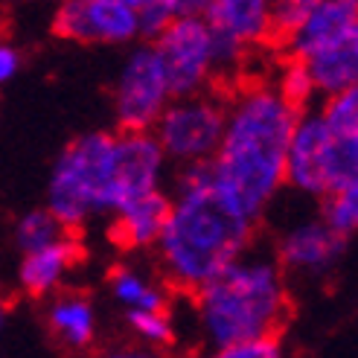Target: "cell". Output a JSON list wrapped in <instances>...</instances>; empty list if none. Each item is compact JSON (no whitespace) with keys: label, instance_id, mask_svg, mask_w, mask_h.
<instances>
[{"label":"cell","instance_id":"cell-1","mask_svg":"<svg viewBox=\"0 0 358 358\" xmlns=\"http://www.w3.org/2000/svg\"><path fill=\"white\" fill-rule=\"evenodd\" d=\"M303 108L277 94L274 85H248L227 102V120L213 155V195L248 222L262 213L285 187V149Z\"/></svg>","mask_w":358,"mask_h":358},{"label":"cell","instance_id":"cell-2","mask_svg":"<svg viewBox=\"0 0 358 358\" xmlns=\"http://www.w3.org/2000/svg\"><path fill=\"white\" fill-rule=\"evenodd\" d=\"M254 222L213 195L210 164H184L175 175L172 210L157 239L164 277L181 292H199L236 257L250 250Z\"/></svg>","mask_w":358,"mask_h":358},{"label":"cell","instance_id":"cell-3","mask_svg":"<svg viewBox=\"0 0 358 358\" xmlns=\"http://www.w3.org/2000/svg\"><path fill=\"white\" fill-rule=\"evenodd\" d=\"M192 294L201 335L216 352L254 335H277L289 315L282 265L248 250Z\"/></svg>","mask_w":358,"mask_h":358},{"label":"cell","instance_id":"cell-4","mask_svg":"<svg viewBox=\"0 0 358 358\" xmlns=\"http://www.w3.org/2000/svg\"><path fill=\"white\" fill-rule=\"evenodd\" d=\"M117 189V131H87L70 140L52 160L47 210L64 230H79L120 210Z\"/></svg>","mask_w":358,"mask_h":358},{"label":"cell","instance_id":"cell-5","mask_svg":"<svg viewBox=\"0 0 358 358\" xmlns=\"http://www.w3.org/2000/svg\"><path fill=\"white\" fill-rule=\"evenodd\" d=\"M227 120V102L207 91L189 96H172L152 125L160 149L169 157V164H201L210 160L219 149V140Z\"/></svg>","mask_w":358,"mask_h":358},{"label":"cell","instance_id":"cell-6","mask_svg":"<svg viewBox=\"0 0 358 358\" xmlns=\"http://www.w3.org/2000/svg\"><path fill=\"white\" fill-rule=\"evenodd\" d=\"M114 120L120 131H152L157 117L172 102L164 62L152 41L131 47L114 82Z\"/></svg>","mask_w":358,"mask_h":358},{"label":"cell","instance_id":"cell-7","mask_svg":"<svg viewBox=\"0 0 358 358\" xmlns=\"http://www.w3.org/2000/svg\"><path fill=\"white\" fill-rule=\"evenodd\" d=\"M152 44L164 62L172 96L207 91L216 76V62H213V29L204 15L172 17Z\"/></svg>","mask_w":358,"mask_h":358},{"label":"cell","instance_id":"cell-8","mask_svg":"<svg viewBox=\"0 0 358 358\" xmlns=\"http://www.w3.org/2000/svg\"><path fill=\"white\" fill-rule=\"evenodd\" d=\"M50 29L56 38L85 47H122L140 41L137 9L125 0H59Z\"/></svg>","mask_w":358,"mask_h":358},{"label":"cell","instance_id":"cell-9","mask_svg":"<svg viewBox=\"0 0 358 358\" xmlns=\"http://www.w3.org/2000/svg\"><path fill=\"white\" fill-rule=\"evenodd\" d=\"M329 143L332 131L324 114L303 108L292 129L289 149H285V187L309 199H324Z\"/></svg>","mask_w":358,"mask_h":358},{"label":"cell","instance_id":"cell-10","mask_svg":"<svg viewBox=\"0 0 358 358\" xmlns=\"http://www.w3.org/2000/svg\"><path fill=\"white\" fill-rule=\"evenodd\" d=\"M347 236L329 227L324 219H303L282 230L277 239V262L282 271L300 277H327L341 262Z\"/></svg>","mask_w":358,"mask_h":358},{"label":"cell","instance_id":"cell-11","mask_svg":"<svg viewBox=\"0 0 358 358\" xmlns=\"http://www.w3.org/2000/svg\"><path fill=\"white\" fill-rule=\"evenodd\" d=\"M358 29V0H317L303 24L280 41L285 52L306 62L315 52L352 44Z\"/></svg>","mask_w":358,"mask_h":358},{"label":"cell","instance_id":"cell-12","mask_svg":"<svg viewBox=\"0 0 358 358\" xmlns=\"http://www.w3.org/2000/svg\"><path fill=\"white\" fill-rule=\"evenodd\" d=\"M172 210V195L160 189L143 192L137 199L125 201L117 213H111L108 236L122 250H149L157 245L160 230H164Z\"/></svg>","mask_w":358,"mask_h":358},{"label":"cell","instance_id":"cell-13","mask_svg":"<svg viewBox=\"0 0 358 358\" xmlns=\"http://www.w3.org/2000/svg\"><path fill=\"white\" fill-rule=\"evenodd\" d=\"M271 3L274 0H210L204 17L216 35L250 50L271 41Z\"/></svg>","mask_w":358,"mask_h":358},{"label":"cell","instance_id":"cell-14","mask_svg":"<svg viewBox=\"0 0 358 358\" xmlns=\"http://www.w3.org/2000/svg\"><path fill=\"white\" fill-rule=\"evenodd\" d=\"M82 257L79 242L64 234L62 239L50 242L38 250H29V254L21 257V265H17V282L29 297H50L59 292V285L64 282V277L70 274Z\"/></svg>","mask_w":358,"mask_h":358},{"label":"cell","instance_id":"cell-15","mask_svg":"<svg viewBox=\"0 0 358 358\" xmlns=\"http://www.w3.org/2000/svg\"><path fill=\"white\" fill-rule=\"evenodd\" d=\"M47 329L64 350H87L96 338V309L91 297L79 292H62L47 306Z\"/></svg>","mask_w":358,"mask_h":358},{"label":"cell","instance_id":"cell-16","mask_svg":"<svg viewBox=\"0 0 358 358\" xmlns=\"http://www.w3.org/2000/svg\"><path fill=\"white\" fill-rule=\"evenodd\" d=\"M111 294L120 306L129 309H166L169 306V294L164 285H157L155 280H149L143 271L131 265H120L108 277Z\"/></svg>","mask_w":358,"mask_h":358},{"label":"cell","instance_id":"cell-17","mask_svg":"<svg viewBox=\"0 0 358 358\" xmlns=\"http://www.w3.org/2000/svg\"><path fill=\"white\" fill-rule=\"evenodd\" d=\"M306 64H309V73H312V82H315V91L324 94V96L358 82V64H355V56H352V44L315 52V56L306 59Z\"/></svg>","mask_w":358,"mask_h":358},{"label":"cell","instance_id":"cell-18","mask_svg":"<svg viewBox=\"0 0 358 358\" xmlns=\"http://www.w3.org/2000/svg\"><path fill=\"white\" fill-rule=\"evenodd\" d=\"M358 181V125L332 134L327 157V192Z\"/></svg>","mask_w":358,"mask_h":358},{"label":"cell","instance_id":"cell-19","mask_svg":"<svg viewBox=\"0 0 358 358\" xmlns=\"http://www.w3.org/2000/svg\"><path fill=\"white\" fill-rule=\"evenodd\" d=\"M64 234H70V230H64V224L47 207H35V210H27L15 222V248L21 254H29V250H38L50 242L62 239Z\"/></svg>","mask_w":358,"mask_h":358},{"label":"cell","instance_id":"cell-20","mask_svg":"<svg viewBox=\"0 0 358 358\" xmlns=\"http://www.w3.org/2000/svg\"><path fill=\"white\" fill-rule=\"evenodd\" d=\"M320 219H324L329 227H335L338 234H344V236L358 234V181L335 189V192H327Z\"/></svg>","mask_w":358,"mask_h":358},{"label":"cell","instance_id":"cell-21","mask_svg":"<svg viewBox=\"0 0 358 358\" xmlns=\"http://www.w3.org/2000/svg\"><path fill=\"white\" fill-rule=\"evenodd\" d=\"M274 87H277V94L282 99H289L292 105H297V108H306V105L317 96L312 73H309V64L303 59H294V56H289V62L280 67Z\"/></svg>","mask_w":358,"mask_h":358},{"label":"cell","instance_id":"cell-22","mask_svg":"<svg viewBox=\"0 0 358 358\" xmlns=\"http://www.w3.org/2000/svg\"><path fill=\"white\" fill-rule=\"evenodd\" d=\"M125 320L129 329L149 347H169L175 341V324L166 309H129Z\"/></svg>","mask_w":358,"mask_h":358},{"label":"cell","instance_id":"cell-23","mask_svg":"<svg viewBox=\"0 0 358 358\" xmlns=\"http://www.w3.org/2000/svg\"><path fill=\"white\" fill-rule=\"evenodd\" d=\"M320 114H324L332 134L355 129L358 125V82L329 94L327 102H324V108H320Z\"/></svg>","mask_w":358,"mask_h":358},{"label":"cell","instance_id":"cell-24","mask_svg":"<svg viewBox=\"0 0 358 358\" xmlns=\"http://www.w3.org/2000/svg\"><path fill=\"white\" fill-rule=\"evenodd\" d=\"M317 0H274L271 3V38L282 41L289 32H294L303 17L312 12Z\"/></svg>","mask_w":358,"mask_h":358},{"label":"cell","instance_id":"cell-25","mask_svg":"<svg viewBox=\"0 0 358 358\" xmlns=\"http://www.w3.org/2000/svg\"><path fill=\"white\" fill-rule=\"evenodd\" d=\"M219 355L224 358H280L282 341H280V335H254V338H245V341H236L219 350Z\"/></svg>","mask_w":358,"mask_h":358},{"label":"cell","instance_id":"cell-26","mask_svg":"<svg viewBox=\"0 0 358 358\" xmlns=\"http://www.w3.org/2000/svg\"><path fill=\"white\" fill-rule=\"evenodd\" d=\"M172 9L164 0H152V3L137 9V27H140V38L143 41H155L160 32L166 29V24L172 21Z\"/></svg>","mask_w":358,"mask_h":358},{"label":"cell","instance_id":"cell-27","mask_svg":"<svg viewBox=\"0 0 358 358\" xmlns=\"http://www.w3.org/2000/svg\"><path fill=\"white\" fill-rule=\"evenodd\" d=\"M21 64H24L21 50H17L15 44H9V41L0 38V87L9 85L17 73H21Z\"/></svg>","mask_w":358,"mask_h":358},{"label":"cell","instance_id":"cell-28","mask_svg":"<svg viewBox=\"0 0 358 358\" xmlns=\"http://www.w3.org/2000/svg\"><path fill=\"white\" fill-rule=\"evenodd\" d=\"M172 9V15H204V9L210 6V0H164Z\"/></svg>","mask_w":358,"mask_h":358},{"label":"cell","instance_id":"cell-29","mask_svg":"<svg viewBox=\"0 0 358 358\" xmlns=\"http://www.w3.org/2000/svg\"><path fill=\"white\" fill-rule=\"evenodd\" d=\"M6 320H9V303L0 297V341H3V332H6Z\"/></svg>","mask_w":358,"mask_h":358},{"label":"cell","instance_id":"cell-30","mask_svg":"<svg viewBox=\"0 0 358 358\" xmlns=\"http://www.w3.org/2000/svg\"><path fill=\"white\" fill-rule=\"evenodd\" d=\"M129 6H134V9H140V6H146V3H152V0H125Z\"/></svg>","mask_w":358,"mask_h":358},{"label":"cell","instance_id":"cell-31","mask_svg":"<svg viewBox=\"0 0 358 358\" xmlns=\"http://www.w3.org/2000/svg\"><path fill=\"white\" fill-rule=\"evenodd\" d=\"M3 27H6V6L0 3V32H3Z\"/></svg>","mask_w":358,"mask_h":358},{"label":"cell","instance_id":"cell-32","mask_svg":"<svg viewBox=\"0 0 358 358\" xmlns=\"http://www.w3.org/2000/svg\"><path fill=\"white\" fill-rule=\"evenodd\" d=\"M352 56H355V64H358V29H355V38H352Z\"/></svg>","mask_w":358,"mask_h":358}]
</instances>
